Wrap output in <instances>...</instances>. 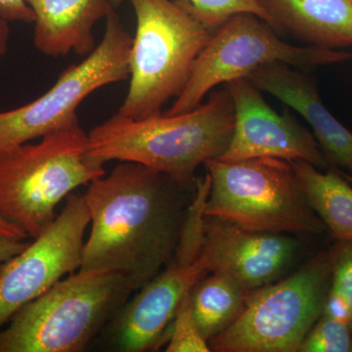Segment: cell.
I'll list each match as a JSON object with an SVG mask.
<instances>
[{"label": "cell", "mask_w": 352, "mask_h": 352, "mask_svg": "<svg viewBox=\"0 0 352 352\" xmlns=\"http://www.w3.org/2000/svg\"><path fill=\"white\" fill-rule=\"evenodd\" d=\"M332 282L324 252L286 279L252 292L236 320L208 342L210 351L296 352L320 318Z\"/></svg>", "instance_id": "52a82bcc"}, {"label": "cell", "mask_w": 352, "mask_h": 352, "mask_svg": "<svg viewBox=\"0 0 352 352\" xmlns=\"http://www.w3.org/2000/svg\"><path fill=\"white\" fill-rule=\"evenodd\" d=\"M322 315L342 322V323L349 324L352 327L351 305L344 296L340 295L339 292L335 291V289L330 288Z\"/></svg>", "instance_id": "603a6c76"}, {"label": "cell", "mask_w": 352, "mask_h": 352, "mask_svg": "<svg viewBox=\"0 0 352 352\" xmlns=\"http://www.w3.org/2000/svg\"><path fill=\"white\" fill-rule=\"evenodd\" d=\"M245 78L300 113L314 131L329 166L352 175V132L324 105L316 82L307 71L272 63L259 67Z\"/></svg>", "instance_id": "5bb4252c"}, {"label": "cell", "mask_w": 352, "mask_h": 352, "mask_svg": "<svg viewBox=\"0 0 352 352\" xmlns=\"http://www.w3.org/2000/svg\"><path fill=\"white\" fill-rule=\"evenodd\" d=\"M188 188L142 164L120 162L83 194L90 232L80 270L113 271L139 291L164 270L179 241Z\"/></svg>", "instance_id": "6da1fadb"}, {"label": "cell", "mask_w": 352, "mask_h": 352, "mask_svg": "<svg viewBox=\"0 0 352 352\" xmlns=\"http://www.w3.org/2000/svg\"><path fill=\"white\" fill-rule=\"evenodd\" d=\"M29 244L25 241L0 239V265L24 251Z\"/></svg>", "instance_id": "d4e9b609"}, {"label": "cell", "mask_w": 352, "mask_h": 352, "mask_svg": "<svg viewBox=\"0 0 352 352\" xmlns=\"http://www.w3.org/2000/svg\"><path fill=\"white\" fill-rule=\"evenodd\" d=\"M351 59L352 53L347 51L285 43L258 16L234 14L212 32L197 58L186 87L163 113L190 112L201 105L212 88L247 78L264 65L283 63L308 72Z\"/></svg>", "instance_id": "ba28073f"}, {"label": "cell", "mask_w": 352, "mask_h": 352, "mask_svg": "<svg viewBox=\"0 0 352 352\" xmlns=\"http://www.w3.org/2000/svg\"><path fill=\"white\" fill-rule=\"evenodd\" d=\"M131 2L136 17L129 53L131 82L118 113L138 120L163 113L164 106L182 94L214 32L187 0Z\"/></svg>", "instance_id": "277c9868"}, {"label": "cell", "mask_w": 352, "mask_h": 352, "mask_svg": "<svg viewBox=\"0 0 352 352\" xmlns=\"http://www.w3.org/2000/svg\"><path fill=\"white\" fill-rule=\"evenodd\" d=\"M351 326L321 315L303 340L298 351L349 352L351 349Z\"/></svg>", "instance_id": "44dd1931"}, {"label": "cell", "mask_w": 352, "mask_h": 352, "mask_svg": "<svg viewBox=\"0 0 352 352\" xmlns=\"http://www.w3.org/2000/svg\"><path fill=\"white\" fill-rule=\"evenodd\" d=\"M0 18L10 22L32 24L34 14L25 0H0Z\"/></svg>", "instance_id": "cb8c5ba5"}, {"label": "cell", "mask_w": 352, "mask_h": 352, "mask_svg": "<svg viewBox=\"0 0 352 352\" xmlns=\"http://www.w3.org/2000/svg\"><path fill=\"white\" fill-rule=\"evenodd\" d=\"M351 351H352V340H351Z\"/></svg>", "instance_id": "83f0119b"}, {"label": "cell", "mask_w": 352, "mask_h": 352, "mask_svg": "<svg viewBox=\"0 0 352 352\" xmlns=\"http://www.w3.org/2000/svg\"><path fill=\"white\" fill-rule=\"evenodd\" d=\"M191 291L176 308L168 333L166 352H210L208 342L201 335L192 311Z\"/></svg>", "instance_id": "ffe728a7"}, {"label": "cell", "mask_w": 352, "mask_h": 352, "mask_svg": "<svg viewBox=\"0 0 352 352\" xmlns=\"http://www.w3.org/2000/svg\"><path fill=\"white\" fill-rule=\"evenodd\" d=\"M273 29L308 45L337 50L352 45V0H258Z\"/></svg>", "instance_id": "2e32d148"}, {"label": "cell", "mask_w": 352, "mask_h": 352, "mask_svg": "<svg viewBox=\"0 0 352 352\" xmlns=\"http://www.w3.org/2000/svg\"><path fill=\"white\" fill-rule=\"evenodd\" d=\"M298 249V241L286 234L254 232L206 215L203 258L208 273L229 275L250 291L272 283Z\"/></svg>", "instance_id": "4fadbf2b"}, {"label": "cell", "mask_w": 352, "mask_h": 352, "mask_svg": "<svg viewBox=\"0 0 352 352\" xmlns=\"http://www.w3.org/2000/svg\"><path fill=\"white\" fill-rule=\"evenodd\" d=\"M210 188L208 173L195 180L173 258L154 279L127 300L103 331L111 351L142 352L156 347L183 296L208 274L203 248L205 207Z\"/></svg>", "instance_id": "9c48e42d"}, {"label": "cell", "mask_w": 352, "mask_h": 352, "mask_svg": "<svg viewBox=\"0 0 352 352\" xmlns=\"http://www.w3.org/2000/svg\"><path fill=\"white\" fill-rule=\"evenodd\" d=\"M133 292L119 273L80 268L25 305L0 329V352L85 351Z\"/></svg>", "instance_id": "3957f363"}, {"label": "cell", "mask_w": 352, "mask_h": 352, "mask_svg": "<svg viewBox=\"0 0 352 352\" xmlns=\"http://www.w3.org/2000/svg\"><path fill=\"white\" fill-rule=\"evenodd\" d=\"M234 122L227 88L179 115L161 113L135 120L117 113L87 133V157L98 166L112 161L142 164L189 187L195 182L199 166L226 151Z\"/></svg>", "instance_id": "7a4b0ae2"}, {"label": "cell", "mask_w": 352, "mask_h": 352, "mask_svg": "<svg viewBox=\"0 0 352 352\" xmlns=\"http://www.w3.org/2000/svg\"><path fill=\"white\" fill-rule=\"evenodd\" d=\"M235 113L232 138L217 159L238 162L254 157L305 161L321 170L331 168L314 134L288 113L279 115L247 78L226 83Z\"/></svg>", "instance_id": "7c38bea8"}, {"label": "cell", "mask_w": 352, "mask_h": 352, "mask_svg": "<svg viewBox=\"0 0 352 352\" xmlns=\"http://www.w3.org/2000/svg\"><path fill=\"white\" fill-rule=\"evenodd\" d=\"M89 226L85 198L73 192L54 221L24 251L0 265V329L28 303L80 270Z\"/></svg>", "instance_id": "8fae6325"}, {"label": "cell", "mask_w": 352, "mask_h": 352, "mask_svg": "<svg viewBox=\"0 0 352 352\" xmlns=\"http://www.w3.org/2000/svg\"><path fill=\"white\" fill-rule=\"evenodd\" d=\"M105 19L101 43L82 62L62 72L36 100L0 112V154L74 124L78 120V108L90 94L129 80L132 36L115 7Z\"/></svg>", "instance_id": "30bf717a"}, {"label": "cell", "mask_w": 352, "mask_h": 352, "mask_svg": "<svg viewBox=\"0 0 352 352\" xmlns=\"http://www.w3.org/2000/svg\"><path fill=\"white\" fill-rule=\"evenodd\" d=\"M78 120L0 154V215L36 239L54 221L57 206L78 187L106 175L87 160Z\"/></svg>", "instance_id": "5b68a950"}, {"label": "cell", "mask_w": 352, "mask_h": 352, "mask_svg": "<svg viewBox=\"0 0 352 352\" xmlns=\"http://www.w3.org/2000/svg\"><path fill=\"white\" fill-rule=\"evenodd\" d=\"M119 6L126 0H110ZM190 8L208 29L214 32L222 23L237 13H252L272 27V21L258 0H187Z\"/></svg>", "instance_id": "d6986e66"}, {"label": "cell", "mask_w": 352, "mask_h": 352, "mask_svg": "<svg viewBox=\"0 0 352 352\" xmlns=\"http://www.w3.org/2000/svg\"><path fill=\"white\" fill-rule=\"evenodd\" d=\"M10 25L8 21L0 18V61L6 56L8 51L9 39H10Z\"/></svg>", "instance_id": "4316f807"}, {"label": "cell", "mask_w": 352, "mask_h": 352, "mask_svg": "<svg viewBox=\"0 0 352 352\" xmlns=\"http://www.w3.org/2000/svg\"><path fill=\"white\" fill-rule=\"evenodd\" d=\"M210 188L205 214L254 232L320 234L325 224L303 194L289 162L254 157L205 163Z\"/></svg>", "instance_id": "8992f818"}, {"label": "cell", "mask_w": 352, "mask_h": 352, "mask_svg": "<svg viewBox=\"0 0 352 352\" xmlns=\"http://www.w3.org/2000/svg\"><path fill=\"white\" fill-rule=\"evenodd\" d=\"M315 214L337 241L352 240V187L340 171L325 173L305 161L289 162Z\"/></svg>", "instance_id": "e0dca14e"}, {"label": "cell", "mask_w": 352, "mask_h": 352, "mask_svg": "<svg viewBox=\"0 0 352 352\" xmlns=\"http://www.w3.org/2000/svg\"><path fill=\"white\" fill-rule=\"evenodd\" d=\"M0 239L25 241L28 236L0 215Z\"/></svg>", "instance_id": "484cf974"}, {"label": "cell", "mask_w": 352, "mask_h": 352, "mask_svg": "<svg viewBox=\"0 0 352 352\" xmlns=\"http://www.w3.org/2000/svg\"><path fill=\"white\" fill-rule=\"evenodd\" d=\"M252 291L220 272L206 275L191 289L192 311L203 337L210 342L236 320Z\"/></svg>", "instance_id": "ac0fdd59"}, {"label": "cell", "mask_w": 352, "mask_h": 352, "mask_svg": "<svg viewBox=\"0 0 352 352\" xmlns=\"http://www.w3.org/2000/svg\"><path fill=\"white\" fill-rule=\"evenodd\" d=\"M332 254L331 289L346 298L352 309V240L337 241Z\"/></svg>", "instance_id": "7402d4cb"}, {"label": "cell", "mask_w": 352, "mask_h": 352, "mask_svg": "<svg viewBox=\"0 0 352 352\" xmlns=\"http://www.w3.org/2000/svg\"><path fill=\"white\" fill-rule=\"evenodd\" d=\"M34 14V44L46 56L74 52L89 55L96 48L94 27L107 17L110 0H25Z\"/></svg>", "instance_id": "9a60e30c"}]
</instances>
